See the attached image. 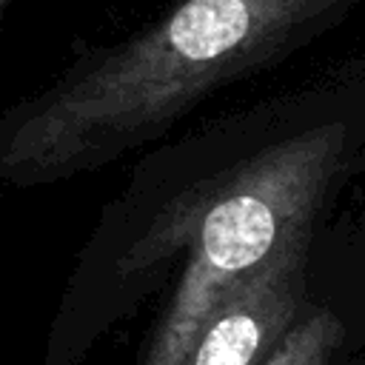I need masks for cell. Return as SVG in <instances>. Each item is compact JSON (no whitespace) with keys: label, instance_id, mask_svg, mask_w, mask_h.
Returning <instances> with one entry per match:
<instances>
[{"label":"cell","instance_id":"1","mask_svg":"<svg viewBox=\"0 0 365 365\" xmlns=\"http://www.w3.org/2000/svg\"><path fill=\"white\" fill-rule=\"evenodd\" d=\"M365 0H171L0 114V182H51L168 131L214 91L319 40Z\"/></svg>","mask_w":365,"mask_h":365},{"label":"cell","instance_id":"2","mask_svg":"<svg viewBox=\"0 0 365 365\" xmlns=\"http://www.w3.org/2000/svg\"><path fill=\"white\" fill-rule=\"evenodd\" d=\"M365 108V57L348 63L317 111L228 168L194 205L160 231L151 254L188 245L177 291L143 365H180L214 308L285 245L311 237L317 211L354 148V114Z\"/></svg>","mask_w":365,"mask_h":365},{"label":"cell","instance_id":"3","mask_svg":"<svg viewBox=\"0 0 365 365\" xmlns=\"http://www.w3.org/2000/svg\"><path fill=\"white\" fill-rule=\"evenodd\" d=\"M308 240L285 245L202 322L180 365H262L299 322Z\"/></svg>","mask_w":365,"mask_h":365},{"label":"cell","instance_id":"4","mask_svg":"<svg viewBox=\"0 0 365 365\" xmlns=\"http://www.w3.org/2000/svg\"><path fill=\"white\" fill-rule=\"evenodd\" d=\"M342 342L339 319L325 308H311L285 334L277 351L262 365H334Z\"/></svg>","mask_w":365,"mask_h":365},{"label":"cell","instance_id":"5","mask_svg":"<svg viewBox=\"0 0 365 365\" xmlns=\"http://www.w3.org/2000/svg\"><path fill=\"white\" fill-rule=\"evenodd\" d=\"M9 3H11V0H0V14L6 11V6H9Z\"/></svg>","mask_w":365,"mask_h":365}]
</instances>
